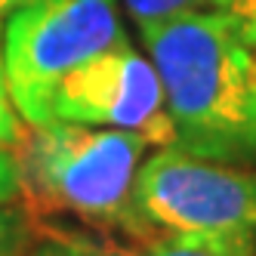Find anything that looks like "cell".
<instances>
[{
    "instance_id": "8fae6325",
    "label": "cell",
    "mask_w": 256,
    "mask_h": 256,
    "mask_svg": "<svg viewBox=\"0 0 256 256\" xmlns=\"http://www.w3.org/2000/svg\"><path fill=\"white\" fill-rule=\"evenodd\" d=\"M216 10L232 16L256 56V0H216Z\"/></svg>"
},
{
    "instance_id": "8992f818",
    "label": "cell",
    "mask_w": 256,
    "mask_h": 256,
    "mask_svg": "<svg viewBox=\"0 0 256 256\" xmlns=\"http://www.w3.org/2000/svg\"><path fill=\"white\" fill-rule=\"evenodd\" d=\"M105 256H256V241L247 238H219V234H164L145 232L130 241L120 238H90Z\"/></svg>"
},
{
    "instance_id": "9c48e42d",
    "label": "cell",
    "mask_w": 256,
    "mask_h": 256,
    "mask_svg": "<svg viewBox=\"0 0 256 256\" xmlns=\"http://www.w3.org/2000/svg\"><path fill=\"white\" fill-rule=\"evenodd\" d=\"M25 130H22V114L16 112V102L10 93V80H6V65H4V46H0V148H19Z\"/></svg>"
},
{
    "instance_id": "6da1fadb",
    "label": "cell",
    "mask_w": 256,
    "mask_h": 256,
    "mask_svg": "<svg viewBox=\"0 0 256 256\" xmlns=\"http://www.w3.org/2000/svg\"><path fill=\"white\" fill-rule=\"evenodd\" d=\"M160 78L173 148L204 160L256 164V56L222 10L139 28Z\"/></svg>"
},
{
    "instance_id": "3957f363",
    "label": "cell",
    "mask_w": 256,
    "mask_h": 256,
    "mask_svg": "<svg viewBox=\"0 0 256 256\" xmlns=\"http://www.w3.org/2000/svg\"><path fill=\"white\" fill-rule=\"evenodd\" d=\"M145 232L256 241V170L164 145L139 164L130 194V234Z\"/></svg>"
},
{
    "instance_id": "52a82bcc",
    "label": "cell",
    "mask_w": 256,
    "mask_h": 256,
    "mask_svg": "<svg viewBox=\"0 0 256 256\" xmlns=\"http://www.w3.org/2000/svg\"><path fill=\"white\" fill-rule=\"evenodd\" d=\"M120 4L133 16V22L139 28H145V25L167 22V19L182 16V12L210 10V6H216V0H120Z\"/></svg>"
},
{
    "instance_id": "30bf717a",
    "label": "cell",
    "mask_w": 256,
    "mask_h": 256,
    "mask_svg": "<svg viewBox=\"0 0 256 256\" xmlns=\"http://www.w3.org/2000/svg\"><path fill=\"white\" fill-rule=\"evenodd\" d=\"M28 256H105V253H99L80 232H65V234L52 232L44 241L31 244Z\"/></svg>"
},
{
    "instance_id": "7c38bea8",
    "label": "cell",
    "mask_w": 256,
    "mask_h": 256,
    "mask_svg": "<svg viewBox=\"0 0 256 256\" xmlns=\"http://www.w3.org/2000/svg\"><path fill=\"white\" fill-rule=\"evenodd\" d=\"M19 194H22V167L16 154L0 148V207L19 200Z\"/></svg>"
},
{
    "instance_id": "ba28073f",
    "label": "cell",
    "mask_w": 256,
    "mask_h": 256,
    "mask_svg": "<svg viewBox=\"0 0 256 256\" xmlns=\"http://www.w3.org/2000/svg\"><path fill=\"white\" fill-rule=\"evenodd\" d=\"M34 244V226L25 207H0V256H28Z\"/></svg>"
},
{
    "instance_id": "7a4b0ae2",
    "label": "cell",
    "mask_w": 256,
    "mask_h": 256,
    "mask_svg": "<svg viewBox=\"0 0 256 256\" xmlns=\"http://www.w3.org/2000/svg\"><path fill=\"white\" fill-rule=\"evenodd\" d=\"M148 142L126 130L52 120L19 142L22 192L46 213L130 232V194Z\"/></svg>"
},
{
    "instance_id": "5b68a950",
    "label": "cell",
    "mask_w": 256,
    "mask_h": 256,
    "mask_svg": "<svg viewBox=\"0 0 256 256\" xmlns=\"http://www.w3.org/2000/svg\"><path fill=\"white\" fill-rule=\"evenodd\" d=\"M52 120L126 130L160 148L173 145L160 78L130 40L86 59L50 90L40 126Z\"/></svg>"
},
{
    "instance_id": "4fadbf2b",
    "label": "cell",
    "mask_w": 256,
    "mask_h": 256,
    "mask_svg": "<svg viewBox=\"0 0 256 256\" xmlns=\"http://www.w3.org/2000/svg\"><path fill=\"white\" fill-rule=\"evenodd\" d=\"M16 4H19V0H0V12H10Z\"/></svg>"
},
{
    "instance_id": "277c9868",
    "label": "cell",
    "mask_w": 256,
    "mask_h": 256,
    "mask_svg": "<svg viewBox=\"0 0 256 256\" xmlns=\"http://www.w3.org/2000/svg\"><path fill=\"white\" fill-rule=\"evenodd\" d=\"M124 40L118 0H19L0 44L16 112L25 124L40 126L50 90Z\"/></svg>"
}]
</instances>
